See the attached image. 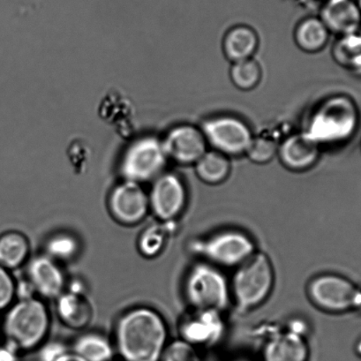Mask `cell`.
<instances>
[{"instance_id": "cell-1", "label": "cell", "mask_w": 361, "mask_h": 361, "mask_svg": "<svg viewBox=\"0 0 361 361\" xmlns=\"http://www.w3.org/2000/svg\"><path fill=\"white\" fill-rule=\"evenodd\" d=\"M168 327L159 312L138 307L125 312L115 326V345L122 361H160Z\"/></svg>"}, {"instance_id": "cell-2", "label": "cell", "mask_w": 361, "mask_h": 361, "mask_svg": "<svg viewBox=\"0 0 361 361\" xmlns=\"http://www.w3.org/2000/svg\"><path fill=\"white\" fill-rule=\"evenodd\" d=\"M51 328L47 305L38 297L18 300L6 310L1 324L6 345L17 354L40 347Z\"/></svg>"}, {"instance_id": "cell-3", "label": "cell", "mask_w": 361, "mask_h": 361, "mask_svg": "<svg viewBox=\"0 0 361 361\" xmlns=\"http://www.w3.org/2000/svg\"><path fill=\"white\" fill-rule=\"evenodd\" d=\"M357 121L353 102L346 97L334 96L326 98L314 108L303 133L319 146L338 145L354 134Z\"/></svg>"}, {"instance_id": "cell-4", "label": "cell", "mask_w": 361, "mask_h": 361, "mask_svg": "<svg viewBox=\"0 0 361 361\" xmlns=\"http://www.w3.org/2000/svg\"><path fill=\"white\" fill-rule=\"evenodd\" d=\"M274 285L275 272L271 258L257 251L235 268L230 283L231 297L238 310L250 312L269 299Z\"/></svg>"}, {"instance_id": "cell-5", "label": "cell", "mask_w": 361, "mask_h": 361, "mask_svg": "<svg viewBox=\"0 0 361 361\" xmlns=\"http://www.w3.org/2000/svg\"><path fill=\"white\" fill-rule=\"evenodd\" d=\"M185 300L192 310L222 313L231 299L230 283L219 268L206 262L189 269L184 282Z\"/></svg>"}, {"instance_id": "cell-6", "label": "cell", "mask_w": 361, "mask_h": 361, "mask_svg": "<svg viewBox=\"0 0 361 361\" xmlns=\"http://www.w3.org/2000/svg\"><path fill=\"white\" fill-rule=\"evenodd\" d=\"M192 253L217 268H237L257 252L250 235L238 230H224L192 240Z\"/></svg>"}, {"instance_id": "cell-7", "label": "cell", "mask_w": 361, "mask_h": 361, "mask_svg": "<svg viewBox=\"0 0 361 361\" xmlns=\"http://www.w3.org/2000/svg\"><path fill=\"white\" fill-rule=\"evenodd\" d=\"M307 293L314 306L327 313L343 314L360 308V289L349 279L334 273L314 276Z\"/></svg>"}, {"instance_id": "cell-8", "label": "cell", "mask_w": 361, "mask_h": 361, "mask_svg": "<svg viewBox=\"0 0 361 361\" xmlns=\"http://www.w3.org/2000/svg\"><path fill=\"white\" fill-rule=\"evenodd\" d=\"M201 129L208 146L228 157L245 155L255 137L247 122L233 115L212 116Z\"/></svg>"}, {"instance_id": "cell-9", "label": "cell", "mask_w": 361, "mask_h": 361, "mask_svg": "<svg viewBox=\"0 0 361 361\" xmlns=\"http://www.w3.org/2000/svg\"><path fill=\"white\" fill-rule=\"evenodd\" d=\"M168 157L163 142L153 136L137 140L126 152L121 173L126 180L141 184L164 173Z\"/></svg>"}, {"instance_id": "cell-10", "label": "cell", "mask_w": 361, "mask_h": 361, "mask_svg": "<svg viewBox=\"0 0 361 361\" xmlns=\"http://www.w3.org/2000/svg\"><path fill=\"white\" fill-rule=\"evenodd\" d=\"M149 209L160 222H173L183 213L188 190L178 175L164 173L157 177L149 194Z\"/></svg>"}, {"instance_id": "cell-11", "label": "cell", "mask_w": 361, "mask_h": 361, "mask_svg": "<svg viewBox=\"0 0 361 361\" xmlns=\"http://www.w3.org/2000/svg\"><path fill=\"white\" fill-rule=\"evenodd\" d=\"M111 216L125 226H135L145 220L150 210L149 195L141 184L125 180L115 187L109 197Z\"/></svg>"}, {"instance_id": "cell-12", "label": "cell", "mask_w": 361, "mask_h": 361, "mask_svg": "<svg viewBox=\"0 0 361 361\" xmlns=\"http://www.w3.org/2000/svg\"><path fill=\"white\" fill-rule=\"evenodd\" d=\"M162 142L168 159L181 166H195L209 147L201 128L190 124L171 128Z\"/></svg>"}, {"instance_id": "cell-13", "label": "cell", "mask_w": 361, "mask_h": 361, "mask_svg": "<svg viewBox=\"0 0 361 361\" xmlns=\"http://www.w3.org/2000/svg\"><path fill=\"white\" fill-rule=\"evenodd\" d=\"M27 280L36 295L43 299L57 300L65 292L66 278L57 262L41 255L30 260Z\"/></svg>"}, {"instance_id": "cell-14", "label": "cell", "mask_w": 361, "mask_h": 361, "mask_svg": "<svg viewBox=\"0 0 361 361\" xmlns=\"http://www.w3.org/2000/svg\"><path fill=\"white\" fill-rule=\"evenodd\" d=\"M224 325L219 312L194 310L181 322V339L195 347L212 345L222 338Z\"/></svg>"}, {"instance_id": "cell-15", "label": "cell", "mask_w": 361, "mask_h": 361, "mask_svg": "<svg viewBox=\"0 0 361 361\" xmlns=\"http://www.w3.org/2000/svg\"><path fill=\"white\" fill-rule=\"evenodd\" d=\"M276 156L287 170L302 173L317 164L320 157V146L305 133L293 134L279 146Z\"/></svg>"}, {"instance_id": "cell-16", "label": "cell", "mask_w": 361, "mask_h": 361, "mask_svg": "<svg viewBox=\"0 0 361 361\" xmlns=\"http://www.w3.org/2000/svg\"><path fill=\"white\" fill-rule=\"evenodd\" d=\"M319 18L329 33L341 37L355 34L361 25V12L355 0H326Z\"/></svg>"}, {"instance_id": "cell-17", "label": "cell", "mask_w": 361, "mask_h": 361, "mask_svg": "<svg viewBox=\"0 0 361 361\" xmlns=\"http://www.w3.org/2000/svg\"><path fill=\"white\" fill-rule=\"evenodd\" d=\"M308 357L305 336L290 329L272 335L262 349V361H307Z\"/></svg>"}, {"instance_id": "cell-18", "label": "cell", "mask_w": 361, "mask_h": 361, "mask_svg": "<svg viewBox=\"0 0 361 361\" xmlns=\"http://www.w3.org/2000/svg\"><path fill=\"white\" fill-rule=\"evenodd\" d=\"M57 314L63 324L73 329L89 326L93 318L92 305L86 294L64 292L57 300Z\"/></svg>"}, {"instance_id": "cell-19", "label": "cell", "mask_w": 361, "mask_h": 361, "mask_svg": "<svg viewBox=\"0 0 361 361\" xmlns=\"http://www.w3.org/2000/svg\"><path fill=\"white\" fill-rule=\"evenodd\" d=\"M259 47V37L253 27L237 25L224 35L223 51L228 61L236 63L253 59Z\"/></svg>"}, {"instance_id": "cell-20", "label": "cell", "mask_w": 361, "mask_h": 361, "mask_svg": "<svg viewBox=\"0 0 361 361\" xmlns=\"http://www.w3.org/2000/svg\"><path fill=\"white\" fill-rule=\"evenodd\" d=\"M329 31L318 17L310 16L301 20L294 30V41L301 51L315 54L327 44Z\"/></svg>"}, {"instance_id": "cell-21", "label": "cell", "mask_w": 361, "mask_h": 361, "mask_svg": "<svg viewBox=\"0 0 361 361\" xmlns=\"http://www.w3.org/2000/svg\"><path fill=\"white\" fill-rule=\"evenodd\" d=\"M30 246L25 235L8 231L0 236V267L11 271L23 266L29 258Z\"/></svg>"}, {"instance_id": "cell-22", "label": "cell", "mask_w": 361, "mask_h": 361, "mask_svg": "<svg viewBox=\"0 0 361 361\" xmlns=\"http://www.w3.org/2000/svg\"><path fill=\"white\" fill-rule=\"evenodd\" d=\"M195 173L200 180L210 185L224 183L230 176V157L216 150H207L204 155L195 164Z\"/></svg>"}, {"instance_id": "cell-23", "label": "cell", "mask_w": 361, "mask_h": 361, "mask_svg": "<svg viewBox=\"0 0 361 361\" xmlns=\"http://www.w3.org/2000/svg\"><path fill=\"white\" fill-rule=\"evenodd\" d=\"M72 352L86 361H112L114 347L106 336L100 333H85L73 343Z\"/></svg>"}, {"instance_id": "cell-24", "label": "cell", "mask_w": 361, "mask_h": 361, "mask_svg": "<svg viewBox=\"0 0 361 361\" xmlns=\"http://www.w3.org/2000/svg\"><path fill=\"white\" fill-rule=\"evenodd\" d=\"M173 223L159 221L142 231L138 240V248L143 257L153 258L162 253L173 233Z\"/></svg>"}, {"instance_id": "cell-25", "label": "cell", "mask_w": 361, "mask_h": 361, "mask_svg": "<svg viewBox=\"0 0 361 361\" xmlns=\"http://www.w3.org/2000/svg\"><path fill=\"white\" fill-rule=\"evenodd\" d=\"M80 243L75 235L59 233L51 235L44 244L45 255L55 262L73 260L80 251Z\"/></svg>"}, {"instance_id": "cell-26", "label": "cell", "mask_w": 361, "mask_h": 361, "mask_svg": "<svg viewBox=\"0 0 361 361\" xmlns=\"http://www.w3.org/2000/svg\"><path fill=\"white\" fill-rule=\"evenodd\" d=\"M333 57L339 65L352 70H361V35L343 36L336 42Z\"/></svg>"}, {"instance_id": "cell-27", "label": "cell", "mask_w": 361, "mask_h": 361, "mask_svg": "<svg viewBox=\"0 0 361 361\" xmlns=\"http://www.w3.org/2000/svg\"><path fill=\"white\" fill-rule=\"evenodd\" d=\"M262 72L254 59L233 63L230 69V78L233 85L241 91H250L260 83Z\"/></svg>"}, {"instance_id": "cell-28", "label": "cell", "mask_w": 361, "mask_h": 361, "mask_svg": "<svg viewBox=\"0 0 361 361\" xmlns=\"http://www.w3.org/2000/svg\"><path fill=\"white\" fill-rule=\"evenodd\" d=\"M278 145L271 138L265 136H257V137L255 136L245 155L252 163L266 164L271 163L278 155Z\"/></svg>"}, {"instance_id": "cell-29", "label": "cell", "mask_w": 361, "mask_h": 361, "mask_svg": "<svg viewBox=\"0 0 361 361\" xmlns=\"http://www.w3.org/2000/svg\"><path fill=\"white\" fill-rule=\"evenodd\" d=\"M160 361H200L195 347L183 339L168 343Z\"/></svg>"}, {"instance_id": "cell-30", "label": "cell", "mask_w": 361, "mask_h": 361, "mask_svg": "<svg viewBox=\"0 0 361 361\" xmlns=\"http://www.w3.org/2000/svg\"><path fill=\"white\" fill-rule=\"evenodd\" d=\"M16 297V280L8 269L0 267V312L8 310Z\"/></svg>"}, {"instance_id": "cell-31", "label": "cell", "mask_w": 361, "mask_h": 361, "mask_svg": "<svg viewBox=\"0 0 361 361\" xmlns=\"http://www.w3.org/2000/svg\"><path fill=\"white\" fill-rule=\"evenodd\" d=\"M40 347L39 361H56L68 352L66 347L59 342L44 343Z\"/></svg>"}, {"instance_id": "cell-32", "label": "cell", "mask_w": 361, "mask_h": 361, "mask_svg": "<svg viewBox=\"0 0 361 361\" xmlns=\"http://www.w3.org/2000/svg\"><path fill=\"white\" fill-rule=\"evenodd\" d=\"M0 361H18V354L5 345L0 347Z\"/></svg>"}, {"instance_id": "cell-33", "label": "cell", "mask_w": 361, "mask_h": 361, "mask_svg": "<svg viewBox=\"0 0 361 361\" xmlns=\"http://www.w3.org/2000/svg\"><path fill=\"white\" fill-rule=\"evenodd\" d=\"M56 361H86L83 360L82 357H80L78 354H76L73 352H68L63 354V355L59 357Z\"/></svg>"}, {"instance_id": "cell-34", "label": "cell", "mask_w": 361, "mask_h": 361, "mask_svg": "<svg viewBox=\"0 0 361 361\" xmlns=\"http://www.w3.org/2000/svg\"><path fill=\"white\" fill-rule=\"evenodd\" d=\"M354 352H355L356 355L361 359V338L356 342L355 346H354Z\"/></svg>"}, {"instance_id": "cell-35", "label": "cell", "mask_w": 361, "mask_h": 361, "mask_svg": "<svg viewBox=\"0 0 361 361\" xmlns=\"http://www.w3.org/2000/svg\"><path fill=\"white\" fill-rule=\"evenodd\" d=\"M356 1V4L357 6H359V8L360 10V12H361V0H355Z\"/></svg>"}, {"instance_id": "cell-36", "label": "cell", "mask_w": 361, "mask_h": 361, "mask_svg": "<svg viewBox=\"0 0 361 361\" xmlns=\"http://www.w3.org/2000/svg\"><path fill=\"white\" fill-rule=\"evenodd\" d=\"M231 361H251V360H245V359H237V360H231Z\"/></svg>"}, {"instance_id": "cell-37", "label": "cell", "mask_w": 361, "mask_h": 361, "mask_svg": "<svg viewBox=\"0 0 361 361\" xmlns=\"http://www.w3.org/2000/svg\"><path fill=\"white\" fill-rule=\"evenodd\" d=\"M360 308H361V289H360Z\"/></svg>"}, {"instance_id": "cell-38", "label": "cell", "mask_w": 361, "mask_h": 361, "mask_svg": "<svg viewBox=\"0 0 361 361\" xmlns=\"http://www.w3.org/2000/svg\"><path fill=\"white\" fill-rule=\"evenodd\" d=\"M320 1L324 2V1H326V0H320Z\"/></svg>"}, {"instance_id": "cell-39", "label": "cell", "mask_w": 361, "mask_h": 361, "mask_svg": "<svg viewBox=\"0 0 361 361\" xmlns=\"http://www.w3.org/2000/svg\"><path fill=\"white\" fill-rule=\"evenodd\" d=\"M0 331H1V325H0Z\"/></svg>"}]
</instances>
